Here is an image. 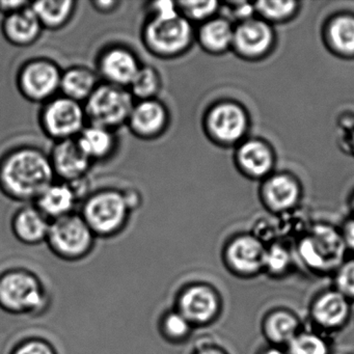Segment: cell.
I'll return each mask as SVG.
<instances>
[{
    "label": "cell",
    "instance_id": "cell-9",
    "mask_svg": "<svg viewBox=\"0 0 354 354\" xmlns=\"http://www.w3.org/2000/svg\"><path fill=\"white\" fill-rule=\"evenodd\" d=\"M62 74L53 62L36 59L21 68L18 75V86L28 100L49 101L61 88Z\"/></svg>",
    "mask_w": 354,
    "mask_h": 354
},
{
    "label": "cell",
    "instance_id": "cell-24",
    "mask_svg": "<svg viewBox=\"0 0 354 354\" xmlns=\"http://www.w3.org/2000/svg\"><path fill=\"white\" fill-rule=\"evenodd\" d=\"M299 322L294 315L285 310H277L267 317L264 333L269 341L277 345L289 344L299 331Z\"/></svg>",
    "mask_w": 354,
    "mask_h": 354
},
{
    "label": "cell",
    "instance_id": "cell-21",
    "mask_svg": "<svg viewBox=\"0 0 354 354\" xmlns=\"http://www.w3.org/2000/svg\"><path fill=\"white\" fill-rule=\"evenodd\" d=\"M99 86L96 74L84 67H73L62 74L61 88L64 97L86 102Z\"/></svg>",
    "mask_w": 354,
    "mask_h": 354
},
{
    "label": "cell",
    "instance_id": "cell-1",
    "mask_svg": "<svg viewBox=\"0 0 354 354\" xmlns=\"http://www.w3.org/2000/svg\"><path fill=\"white\" fill-rule=\"evenodd\" d=\"M55 177L50 158L37 149H16L0 160V189L13 200H38Z\"/></svg>",
    "mask_w": 354,
    "mask_h": 354
},
{
    "label": "cell",
    "instance_id": "cell-36",
    "mask_svg": "<svg viewBox=\"0 0 354 354\" xmlns=\"http://www.w3.org/2000/svg\"><path fill=\"white\" fill-rule=\"evenodd\" d=\"M11 354H57L50 344L40 339H26L12 350Z\"/></svg>",
    "mask_w": 354,
    "mask_h": 354
},
{
    "label": "cell",
    "instance_id": "cell-23",
    "mask_svg": "<svg viewBox=\"0 0 354 354\" xmlns=\"http://www.w3.org/2000/svg\"><path fill=\"white\" fill-rule=\"evenodd\" d=\"M75 6L73 0H45L30 3V9L43 28L59 30L70 21Z\"/></svg>",
    "mask_w": 354,
    "mask_h": 354
},
{
    "label": "cell",
    "instance_id": "cell-3",
    "mask_svg": "<svg viewBox=\"0 0 354 354\" xmlns=\"http://www.w3.org/2000/svg\"><path fill=\"white\" fill-rule=\"evenodd\" d=\"M147 48L163 59L179 57L189 48L194 38L192 22L181 13L152 17L142 32Z\"/></svg>",
    "mask_w": 354,
    "mask_h": 354
},
{
    "label": "cell",
    "instance_id": "cell-28",
    "mask_svg": "<svg viewBox=\"0 0 354 354\" xmlns=\"http://www.w3.org/2000/svg\"><path fill=\"white\" fill-rule=\"evenodd\" d=\"M160 88L161 80L158 72L150 66H140L138 74L128 86V91L138 101L150 100L156 99Z\"/></svg>",
    "mask_w": 354,
    "mask_h": 354
},
{
    "label": "cell",
    "instance_id": "cell-38",
    "mask_svg": "<svg viewBox=\"0 0 354 354\" xmlns=\"http://www.w3.org/2000/svg\"><path fill=\"white\" fill-rule=\"evenodd\" d=\"M95 9L98 11L102 12V13H109V12H113L118 6L120 5L119 1H94L93 3Z\"/></svg>",
    "mask_w": 354,
    "mask_h": 354
},
{
    "label": "cell",
    "instance_id": "cell-10",
    "mask_svg": "<svg viewBox=\"0 0 354 354\" xmlns=\"http://www.w3.org/2000/svg\"><path fill=\"white\" fill-rule=\"evenodd\" d=\"M176 310L185 317L192 326L212 322L219 313L221 301L216 292L207 285L194 283L178 294Z\"/></svg>",
    "mask_w": 354,
    "mask_h": 354
},
{
    "label": "cell",
    "instance_id": "cell-37",
    "mask_svg": "<svg viewBox=\"0 0 354 354\" xmlns=\"http://www.w3.org/2000/svg\"><path fill=\"white\" fill-rule=\"evenodd\" d=\"M28 1H0V13L9 15L30 6Z\"/></svg>",
    "mask_w": 354,
    "mask_h": 354
},
{
    "label": "cell",
    "instance_id": "cell-17",
    "mask_svg": "<svg viewBox=\"0 0 354 354\" xmlns=\"http://www.w3.org/2000/svg\"><path fill=\"white\" fill-rule=\"evenodd\" d=\"M50 223L37 207H24L14 215L12 230L22 243L37 245L46 241Z\"/></svg>",
    "mask_w": 354,
    "mask_h": 354
},
{
    "label": "cell",
    "instance_id": "cell-29",
    "mask_svg": "<svg viewBox=\"0 0 354 354\" xmlns=\"http://www.w3.org/2000/svg\"><path fill=\"white\" fill-rule=\"evenodd\" d=\"M192 328L194 326L176 308L167 310L161 317L160 331L167 341L173 343L185 341L192 333Z\"/></svg>",
    "mask_w": 354,
    "mask_h": 354
},
{
    "label": "cell",
    "instance_id": "cell-34",
    "mask_svg": "<svg viewBox=\"0 0 354 354\" xmlns=\"http://www.w3.org/2000/svg\"><path fill=\"white\" fill-rule=\"evenodd\" d=\"M335 285L337 291L348 299H354V260L344 262L337 269Z\"/></svg>",
    "mask_w": 354,
    "mask_h": 354
},
{
    "label": "cell",
    "instance_id": "cell-16",
    "mask_svg": "<svg viewBox=\"0 0 354 354\" xmlns=\"http://www.w3.org/2000/svg\"><path fill=\"white\" fill-rule=\"evenodd\" d=\"M43 28L38 18L28 7L6 15L1 24L3 37L15 46H28L38 40Z\"/></svg>",
    "mask_w": 354,
    "mask_h": 354
},
{
    "label": "cell",
    "instance_id": "cell-4",
    "mask_svg": "<svg viewBox=\"0 0 354 354\" xmlns=\"http://www.w3.org/2000/svg\"><path fill=\"white\" fill-rule=\"evenodd\" d=\"M46 304V293L38 277L21 269L0 273V308L9 314L36 313Z\"/></svg>",
    "mask_w": 354,
    "mask_h": 354
},
{
    "label": "cell",
    "instance_id": "cell-27",
    "mask_svg": "<svg viewBox=\"0 0 354 354\" xmlns=\"http://www.w3.org/2000/svg\"><path fill=\"white\" fill-rule=\"evenodd\" d=\"M269 203L277 209L290 208L298 198L297 184L286 176L272 178L266 186Z\"/></svg>",
    "mask_w": 354,
    "mask_h": 354
},
{
    "label": "cell",
    "instance_id": "cell-35",
    "mask_svg": "<svg viewBox=\"0 0 354 354\" xmlns=\"http://www.w3.org/2000/svg\"><path fill=\"white\" fill-rule=\"evenodd\" d=\"M295 6L294 1H261L257 3L256 7L257 10L266 17L271 19H281L292 14Z\"/></svg>",
    "mask_w": 354,
    "mask_h": 354
},
{
    "label": "cell",
    "instance_id": "cell-32",
    "mask_svg": "<svg viewBox=\"0 0 354 354\" xmlns=\"http://www.w3.org/2000/svg\"><path fill=\"white\" fill-rule=\"evenodd\" d=\"M291 254L283 246L274 244L265 250L264 269L271 274H283L291 266Z\"/></svg>",
    "mask_w": 354,
    "mask_h": 354
},
{
    "label": "cell",
    "instance_id": "cell-15",
    "mask_svg": "<svg viewBox=\"0 0 354 354\" xmlns=\"http://www.w3.org/2000/svg\"><path fill=\"white\" fill-rule=\"evenodd\" d=\"M207 125L217 140L233 142L243 136L248 122L240 107L225 103L214 107L210 111L207 119Z\"/></svg>",
    "mask_w": 354,
    "mask_h": 354
},
{
    "label": "cell",
    "instance_id": "cell-40",
    "mask_svg": "<svg viewBox=\"0 0 354 354\" xmlns=\"http://www.w3.org/2000/svg\"><path fill=\"white\" fill-rule=\"evenodd\" d=\"M194 354H225L223 350L218 349V348L214 347H207L203 348V349H198V351Z\"/></svg>",
    "mask_w": 354,
    "mask_h": 354
},
{
    "label": "cell",
    "instance_id": "cell-7",
    "mask_svg": "<svg viewBox=\"0 0 354 354\" xmlns=\"http://www.w3.org/2000/svg\"><path fill=\"white\" fill-rule=\"evenodd\" d=\"M346 244L330 227H318L300 242L298 256L304 266L317 272L337 269L344 263Z\"/></svg>",
    "mask_w": 354,
    "mask_h": 354
},
{
    "label": "cell",
    "instance_id": "cell-19",
    "mask_svg": "<svg viewBox=\"0 0 354 354\" xmlns=\"http://www.w3.org/2000/svg\"><path fill=\"white\" fill-rule=\"evenodd\" d=\"M77 194L70 183H53L39 196L36 207L53 221L73 213Z\"/></svg>",
    "mask_w": 354,
    "mask_h": 354
},
{
    "label": "cell",
    "instance_id": "cell-18",
    "mask_svg": "<svg viewBox=\"0 0 354 354\" xmlns=\"http://www.w3.org/2000/svg\"><path fill=\"white\" fill-rule=\"evenodd\" d=\"M349 314V299L337 290L321 294L312 306L313 319L325 328L342 326L347 321Z\"/></svg>",
    "mask_w": 354,
    "mask_h": 354
},
{
    "label": "cell",
    "instance_id": "cell-2",
    "mask_svg": "<svg viewBox=\"0 0 354 354\" xmlns=\"http://www.w3.org/2000/svg\"><path fill=\"white\" fill-rule=\"evenodd\" d=\"M130 211L125 192L106 189L86 200L82 216L96 237H113L125 227Z\"/></svg>",
    "mask_w": 354,
    "mask_h": 354
},
{
    "label": "cell",
    "instance_id": "cell-11",
    "mask_svg": "<svg viewBox=\"0 0 354 354\" xmlns=\"http://www.w3.org/2000/svg\"><path fill=\"white\" fill-rule=\"evenodd\" d=\"M265 248L252 236L236 238L225 250V260L232 271L240 275H254L264 269Z\"/></svg>",
    "mask_w": 354,
    "mask_h": 354
},
{
    "label": "cell",
    "instance_id": "cell-20",
    "mask_svg": "<svg viewBox=\"0 0 354 354\" xmlns=\"http://www.w3.org/2000/svg\"><path fill=\"white\" fill-rule=\"evenodd\" d=\"M75 140L92 162L107 158L115 150V138L113 130L93 124H86Z\"/></svg>",
    "mask_w": 354,
    "mask_h": 354
},
{
    "label": "cell",
    "instance_id": "cell-14",
    "mask_svg": "<svg viewBox=\"0 0 354 354\" xmlns=\"http://www.w3.org/2000/svg\"><path fill=\"white\" fill-rule=\"evenodd\" d=\"M169 123V113L162 103L156 99L138 101L128 119V126L140 138H157Z\"/></svg>",
    "mask_w": 354,
    "mask_h": 354
},
{
    "label": "cell",
    "instance_id": "cell-13",
    "mask_svg": "<svg viewBox=\"0 0 354 354\" xmlns=\"http://www.w3.org/2000/svg\"><path fill=\"white\" fill-rule=\"evenodd\" d=\"M140 65L133 53L123 47L107 49L99 59V71L106 84L128 88Z\"/></svg>",
    "mask_w": 354,
    "mask_h": 354
},
{
    "label": "cell",
    "instance_id": "cell-26",
    "mask_svg": "<svg viewBox=\"0 0 354 354\" xmlns=\"http://www.w3.org/2000/svg\"><path fill=\"white\" fill-rule=\"evenodd\" d=\"M198 38L205 49L219 53L225 50L233 43L234 32L225 20H210L201 28Z\"/></svg>",
    "mask_w": 354,
    "mask_h": 354
},
{
    "label": "cell",
    "instance_id": "cell-12",
    "mask_svg": "<svg viewBox=\"0 0 354 354\" xmlns=\"http://www.w3.org/2000/svg\"><path fill=\"white\" fill-rule=\"evenodd\" d=\"M49 158L55 176L70 184L80 181L92 165V161L82 152L75 138L57 142Z\"/></svg>",
    "mask_w": 354,
    "mask_h": 354
},
{
    "label": "cell",
    "instance_id": "cell-6",
    "mask_svg": "<svg viewBox=\"0 0 354 354\" xmlns=\"http://www.w3.org/2000/svg\"><path fill=\"white\" fill-rule=\"evenodd\" d=\"M134 103L127 88L103 84L86 101L84 111L88 124L113 130L127 124Z\"/></svg>",
    "mask_w": 354,
    "mask_h": 354
},
{
    "label": "cell",
    "instance_id": "cell-5",
    "mask_svg": "<svg viewBox=\"0 0 354 354\" xmlns=\"http://www.w3.org/2000/svg\"><path fill=\"white\" fill-rule=\"evenodd\" d=\"M95 238L82 215L72 213L51 221L46 242L55 256L73 262L90 254Z\"/></svg>",
    "mask_w": 354,
    "mask_h": 354
},
{
    "label": "cell",
    "instance_id": "cell-33",
    "mask_svg": "<svg viewBox=\"0 0 354 354\" xmlns=\"http://www.w3.org/2000/svg\"><path fill=\"white\" fill-rule=\"evenodd\" d=\"M216 1H181L178 3L180 13L189 20L202 21L212 16L217 10Z\"/></svg>",
    "mask_w": 354,
    "mask_h": 354
},
{
    "label": "cell",
    "instance_id": "cell-22",
    "mask_svg": "<svg viewBox=\"0 0 354 354\" xmlns=\"http://www.w3.org/2000/svg\"><path fill=\"white\" fill-rule=\"evenodd\" d=\"M272 34L270 28L261 21L244 22L234 32V41L240 51L254 55L264 53L270 46Z\"/></svg>",
    "mask_w": 354,
    "mask_h": 354
},
{
    "label": "cell",
    "instance_id": "cell-39",
    "mask_svg": "<svg viewBox=\"0 0 354 354\" xmlns=\"http://www.w3.org/2000/svg\"><path fill=\"white\" fill-rule=\"evenodd\" d=\"M343 239L346 246L354 250V221L346 225Z\"/></svg>",
    "mask_w": 354,
    "mask_h": 354
},
{
    "label": "cell",
    "instance_id": "cell-30",
    "mask_svg": "<svg viewBox=\"0 0 354 354\" xmlns=\"http://www.w3.org/2000/svg\"><path fill=\"white\" fill-rule=\"evenodd\" d=\"M330 39L333 45L343 53H354V19L342 16L330 26Z\"/></svg>",
    "mask_w": 354,
    "mask_h": 354
},
{
    "label": "cell",
    "instance_id": "cell-8",
    "mask_svg": "<svg viewBox=\"0 0 354 354\" xmlns=\"http://www.w3.org/2000/svg\"><path fill=\"white\" fill-rule=\"evenodd\" d=\"M86 122L84 105L64 96L49 100L41 115L45 133L57 142L77 138Z\"/></svg>",
    "mask_w": 354,
    "mask_h": 354
},
{
    "label": "cell",
    "instance_id": "cell-31",
    "mask_svg": "<svg viewBox=\"0 0 354 354\" xmlns=\"http://www.w3.org/2000/svg\"><path fill=\"white\" fill-rule=\"evenodd\" d=\"M289 354H328L325 339L314 333H298L288 344Z\"/></svg>",
    "mask_w": 354,
    "mask_h": 354
},
{
    "label": "cell",
    "instance_id": "cell-25",
    "mask_svg": "<svg viewBox=\"0 0 354 354\" xmlns=\"http://www.w3.org/2000/svg\"><path fill=\"white\" fill-rule=\"evenodd\" d=\"M239 161L248 173L262 176L270 171L272 155L264 144L252 140L244 144L240 149Z\"/></svg>",
    "mask_w": 354,
    "mask_h": 354
},
{
    "label": "cell",
    "instance_id": "cell-41",
    "mask_svg": "<svg viewBox=\"0 0 354 354\" xmlns=\"http://www.w3.org/2000/svg\"><path fill=\"white\" fill-rule=\"evenodd\" d=\"M263 354H286L285 352L279 350V348H269V349L265 350Z\"/></svg>",
    "mask_w": 354,
    "mask_h": 354
}]
</instances>
